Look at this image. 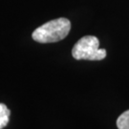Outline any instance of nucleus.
Masks as SVG:
<instances>
[{"label": "nucleus", "instance_id": "f257e3e1", "mask_svg": "<svg viewBox=\"0 0 129 129\" xmlns=\"http://www.w3.org/2000/svg\"><path fill=\"white\" fill-rule=\"evenodd\" d=\"M71 30V22L65 17L51 20L36 29L32 34L35 41L39 43H54L64 39Z\"/></svg>", "mask_w": 129, "mask_h": 129}, {"label": "nucleus", "instance_id": "f03ea898", "mask_svg": "<svg viewBox=\"0 0 129 129\" xmlns=\"http://www.w3.org/2000/svg\"><path fill=\"white\" fill-rule=\"evenodd\" d=\"M99 38L94 36L81 37L72 49V55L77 60H102L106 57L105 49H100Z\"/></svg>", "mask_w": 129, "mask_h": 129}, {"label": "nucleus", "instance_id": "7ed1b4c3", "mask_svg": "<svg viewBox=\"0 0 129 129\" xmlns=\"http://www.w3.org/2000/svg\"><path fill=\"white\" fill-rule=\"evenodd\" d=\"M10 114L11 112L9 108L4 103H0V129H3L5 126H7L9 122Z\"/></svg>", "mask_w": 129, "mask_h": 129}, {"label": "nucleus", "instance_id": "20e7f679", "mask_svg": "<svg viewBox=\"0 0 129 129\" xmlns=\"http://www.w3.org/2000/svg\"><path fill=\"white\" fill-rule=\"evenodd\" d=\"M117 126L119 129H129V110H126L118 118Z\"/></svg>", "mask_w": 129, "mask_h": 129}]
</instances>
